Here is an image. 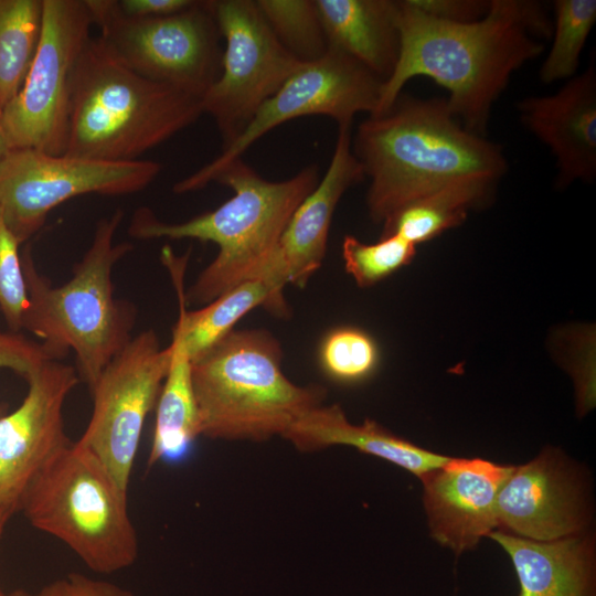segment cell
Instances as JSON below:
<instances>
[{
    "instance_id": "836d02e7",
    "label": "cell",
    "mask_w": 596,
    "mask_h": 596,
    "mask_svg": "<svg viewBox=\"0 0 596 596\" xmlns=\"http://www.w3.org/2000/svg\"><path fill=\"white\" fill-rule=\"evenodd\" d=\"M198 0H115L118 11L127 18H158L182 12Z\"/></svg>"
},
{
    "instance_id": "7a4b0ae2",
    "label": "cell",
    "mask_w": 596,
    "mask_h": 596,
    "mask_svg": "<svg viewBox=\"0 0 596 596\" xmlns=\"http://www.w3.org/2000/svg\"><path fill=\"white\" fill-rule=\"evenodd\" d=\"M351 148L370 179V217L383 224L439 189L467 180L497 183L508 170L502 148L467 130L446 98L401 93L359 125Z\"/></svg>"
},
{
    "instance_id": "484cf974",
    "label": "cell",
    "mask_w": 596,
    "mask_h": 596,
    "mask_svg": "<svg viewBox=\"0 0 596 596\" xmlns=\"http://www.w3.org/2000/svg\"><path fill=\"white\" fill-rule=\"evenodd\" d=\"M552 6V43L539 71L540 81L547 85L576 75L581 54L596 23L595 0H556Z\"/></svg>"
},
{
    "instance_id": "5bb4252c",
    "label": "cell",
    "mask_w": 596,
    "mask_h": 596,
    "mask_svg": "<svg viewBox=\"0 0 596 596\" xmlns=\"http://www.w3.org/2000/svg\"><path fill=\"white\" fill-rule=\"evenodd\" d=\"M25 380L22 403L0 417V518L8 520L38 472L71 441L63 408L79 376L73 366L47 360Z\"/></svg>"
},
{
    "instance_id": "1f68e13d",
    "label": "cell",
    "mask_w": 596,
    "mask_h": 596,
    "mask_svg": "<svg viewBox=\"0 0 596 596\" xmlns=\"http://www.w3.org/2000/svg\"><path fill=\"white\" fill-rule=\"evenodd\" d=\"M34 596H137L131 590L108 581L71 573L45 585Z\"/></svg>"
},
{
    "instance_id": "d6986e66",
    "label": "cell",
    "mask_w": 596,
    "mask_h": 596,
    "mask_svg": "<svg viewBox=\"0 0 596 596\" xmlns=\"http://www.w3.org/2000/svg\"><path fill=\"white\" fill-rule=\"evenodd\" d=\"M300 451L348 446L386 460L422 478L450 457L396 436L374 421L351 423L338 404H321L297 419L283 436Z\"/></svg>"
},
{
    "instance_id": "52a82bcc",
    "label": "cell",
    "mask_w": 596,
    "mask_h": 596,
    "mask_svg": "<svg viewBox=\"0 0 596 596\" xmlns=\"http://www.w3.org/2000/svg\"><path fill=\"white\" fill-rule=\"evenodd\" d=\"M20 511L32 526L68 546L91 571L113 574L138 558L128 492L77 441L67 443L38 472Z\"/></svg>"
},
{
    "instance_id": "8fae6325",
    "label": "cell",
    "mask_w": 596,
    "mask_h": 596,
    "mask_svg": "<svg viewBox=\"0 0 596 596\" xmlns=\"http://www.w3.org/2000/svg\"><path fill=\"white\" fill-rule=\"evenodd\" d=\"M210 7L225 49L202 108L214 119L225 148L304 63L278 41L256 0H210Z\"/></svg>"
},
{
    "instance_id": "5b68a950",
    "label": "cell",
    "mask_w": 596,
    "mask_h": 596,
    "mask_svg": "<svg viewBox=\"0 0 596 596\" xmlns=\"http://www.w3.org/2000/svg\"><path fill=\"white\" fill-rule=\"evenodd\" d=\"M123 217L118 209L98 222L89 247L61 286L39 273L29 247L21 255L28 291L22 329L38 337L53 360L73 351L79 380L88 387L132 338L135 308L115 298L111 278L132 248L114 242Z\"/></svg>"
},
{
    "instance_id": "3957f363",
    "label": "cell",
    "mask_w": 596,
    "mask_h": 596,
    "mask_svg": "<svg viewBox=\"0 0 596 596\" xmlns=\"http://www.w3.org/2000/svg\"><path fill=\"white\" fill-rule=\"evenodd\" d=\"M214 181L234 191L215 210L182 223H166L142 207L134 214L129 234L142 240L193 238L217 245L216 257L184 292L188 304L204 306L252 279H266L284 290L273 276L277 245L292 213L319 182L317 166H308L284 181H268L241 158Z\"/></svg>"
},
{
    "instance_id": "d590c367",
    "label": "cell",
    "mask_w": 596,
    "mask_h": 596,
    "mask_svg": "<svg viewBox=\"0 0 596 596\" xmlns=\"http://www.w3.org/2000/svg\"><path fill=\"white\" fill-rule=\"evenodd\" d=\"M9 520L8 519H4V518H0V543H1V539H2V535H3V532H4V528H6V524ZM6 593L3 592L2 587H1V583H0V596H3Z\"/></svg>"
},
{
    "instance_id": "f546056e",
    "label": "cell",
    "mask_w": 596,
    "mask_h": 596,
    "mask_svg": "<svg viewBox=\"0 0 596 596\" xmlns=\"http://www.w3.org/2000/svg\"><path fill=\"white\" fill-rule=\"evenodd\" d=\"M20 241L0 211V311L11 331L20 332L28 307V291L19 254Z\"/></svg>"
},
{
    "instance_id": "ffe728a7",
    "label": "cell",
    "mask_w": 596,
    "mask_h": 596,
    "mask_svg": "<svg viewBox=\"0 0 596 596\" xmlns=\"http://www.w3.org/2000/svg\"><path fill=\"white\" fill-rule=\"evenodd\" d=\"M489 538L511 560L518 596H595L594 546L582 533L541 542L496 530Z\"/></svg>"
},
{
    "instance_id": "30bf717a",
    "label": "cell",
    "mask_w": 596,
    "mask_h": 596,
    "mask_svg": "<svg viewBox=\"0 0 596 596\" xmlns=\"http://www.w3.org/2000/svg\"><path fill=\"white\" fill-rule=\"evenodd\" d=\"M383 81L343 52L328 46L320 58L304 63L257 110L243 132L210 163L178 181L182 194L205 188L259 138L277 126L305 116L322 115L352 126L359 113H376Z\"/></svg>"
},
{
    "instance_id": "83f0119b",
    "label": "cell",
    "mask_w": 596,
    "mask_h": 596,
    "mask_svg": "<svg viewBox=\"0 0 596 596\" xmlns=\"http://www.w3.org/2000/svg\"><path fill=\"white\" fill-rule=\"evenodd\" d=\"M324 373L339 383H359L377 369L380 350L375 340L355 327H339L329 331L319 349Z\"/></svg>"
},
{
    "instance_id": "9a60e30c",
    "label": "cell",
    "mask_w": 596,
    "mask_h": 596,
    "mask_svg": "<svg viewBox=\"0 0 596 596\" xmlns=\"http://www.w3.org/2000/svg\"><path fill=\"white\" fill-rule=\"evenodd\" d=\"M513 466L481 458H449L421 479L430 534L460 554L498 526L497 500Z\"/></svg>"
},
{
    "instance_id": "7402d4cb",
    "label": "cell",
    "mask_w": 596,
    "mask_h": 596,
    "mask_svg": "<svg viewBox=\"0 0 596 596\" xmlns=\"http://www.w3.org/2000/svg\"><path fill=\"white\" fill-rule=\"evenodd\" d=\"M187 258L188 254L177 257L169 247L162 249V262L171 272L179 297L180 313L173 334L179 337L191 361L212 349L256 307H265L280 317L288 315L283 290L266 279L243 281L200 309L187 311L182 281Z\"/></svg>"
},
{
    "instance_id": "277c9868",
    "label": "cell",
    "mask_w": 596,
    "mask_h": 596,
    "mask_svg": "<svg viewBox=\"0 0 596 596\" xmlns=\"http://www.w3.org/2000/svg\"><path fill=\"white\" fill-rule=\"evenodd\" d=\"M202 114L201 97L140 76L91 36L73 74L64 155L139 160Z\"/></svg>"
},
{
    "instance_id": "4dcf8cb0",
    "label": "cell",
    "mask_w": 596,
    "mask_h": 596,
    "mask_svg": "<svg viewBox=\"0 0 596 596\" xmlns=\"http://www.w3.org/2000/svg\"><path fill=\"white\" fill-rule=\"evenodd\" d=\"M53 360L40 343L20 332L0 327V369H9L26 379L45 361ZM6 407L0 404V417Z\"/></svg>"
},
{
    "instance_id": "ba28073f",
    "label": "cell",
    "mask_w": 596,
    "mask_h": 596,
    "mask_svg": "<svg viewBox=\"0 0 596 596\" xmlns=\"http://www.w3.org/2000/svg\"><path fill=\"white\" fill-rule=\"evenodd\" d=\"M86 2L103 44L135 73L201 98L216 81L221 33L210 0L158 18H127L115 0Z\"/></svg>"
},
{
    "instance_id": "e575fe53",
    "label": "cell",
    "mask_w": 596,
    "mask_h": 596,
    "mask_svg": "<svg viewBox=\"0 0 596 596\" xmlns=\"http://www.w3.org/2000/svg\"><path fill=\"white\" fill-rule=\"evenodd\" d=\"M9 151L3 124H2V108L0 106V160L6 156V153Z\"/></svg>"
},
{
    "instance_id": "ac0fdd59",
    "label": "cell",
    "mask_w": 596,
    "mask_h": 596,
    "mask_svg": "<svg viewBox=\"0 0 596 596\" xmlns=\"http://www.w3.org/2000/svg\"><path fill=\"white\" fill-rule=\"evenodd\" d=\"M351 128L339 127L324 177L297 206L280 236L273 275L281 287L302 288L320 268L334 210L345 191L365 178L351 148Z\"/></svg>"
},
{
    "instance_id": "d4e9b609",
    "label": "cell",
    "mask_w": 596,
    "mask_h": 596,
    "mask_svg": "<svg viewBox=\"0 0 596 596\" xmlns=\"http://www.w3.org/2000/svg\"><path fill=\"white\" fill-rule=\"evenodd\" d=\"M42 26V0H0V106L20 91Z\"/></svg>"
},
{
    "instance_id": "8992f818",
    "label": "cell",
    "mask_w": 596,
    "mask_h": 596,
    "mask_svg": "<svg viewBox=\"0 0 596 596\" xmlns=\"http://www.w3.org/2000/svg\"><path fill=\"white\" fill-rule=\"evenodd\" d=\"M281 361L279 341L260 329L233 330L192 361L200 436L251 441L283 437L323 404L326 389L295 384Z\"/></svg>"
},
{
    "instance_id": "e0dca14e",
    "label": "cell",
    "mask_w": 596,
    "mask_h": 596,
    "mask_svg": "<svg viewBox=\"0 0 596 596\" xmlns=\"http://www.w3.org/2000/svg\"><path fill=\"white\" fill-rule=\"evenodd\" d=\"M522 125L552 152L555 183L566 188L596 178V60L554 94L517 103Z\"/></svg>"
},
{
    "instance_id": "2e32d148",
    "label": "cell",
    "mask_w": 596,
    "mask_h": 596,
    "mask_svg": "<svg viewBox=\"0 0 596 596\" xmlns=\"http://www.w3.org/2000/svg\"><path fill=\"white\" fill-rule=\"evenodd\" d=\"M498 526L533 540L581 534L585 523L581 486L555 453L513 467L497 500Z\"/></svg>"
},
{
    "instance_id": "d6a6232c",
    "label": "cell",
    "mask_w": 596,
    "mask_h": 596,
    "mask_svg": "<svg viewBox=\"0 0 596 596\" xmlns=\"http://www.w3.org/2000/svg\"><path fill=\"white\" fill-rule=\"evenodd\" d=\"M422 13L445 21L472 22L482 18L490 0H408Z\"/></svg>"
},
{
    "instance_id": "4316f807",
    "label": "cell",
    "mask_w": 596,
    "mask_h": 596,
    "mask_svg": "<svg viewBox=\"0 0 596 596\" xmlns=\"http://www.w3.org/2000/svg\"><path fill=\"white\" fill-rule=\"evenodd\" d=\"M278 41L301 63L313 62L328 50L316 0H256Z\"/></svg>"
},
{
    "instance_id": "7c38bea8",
    "label": "cell",
    "mask_w": 596,
    "mask_h": 596,
    "mask_svg": "<svg viewBox=\"0 0 596 596\" xmlns=\"http://www.w3.org/2000/svg\"><path fill=\"white\" fill-rule=\"evenodd\" d=\"M160 170L151 160L113 162L35 149L9 150L0 160V211L22 243L61 203L88 193H135L148 187Z\"/></svg>"
},
{
    "instance_id": "cb8c5ba5",
    "label": "cell",
    "mask_w": 596,
    "mask_h": 596,
    "mask_svg": "<svg viewBox=\"0 0 596 596\" xmlns=\"http://www.w3.org/2000/svg\"><path fill=\"white\" fill-rule=\"evenodd\" d=\"M496 182L467 180L429 193L397 211L383 224V235L397 234L417 246L461 225L470 210L491 196Z\"/></svg>"
},
{
    "instance_id": "6da1fadb",
    "label": "cell",
    "mask_w": 596,
    "mask_h": 596,
    "mask_svg": "<svg viewBox=\"0 0 596 596\" xmlns=\"http://www.w3.org/2000/svg\"><path fill=\"white\" fill-rule=\"evenodd\" d=\"M398 2L400 54L374 114L386 110L409 79L424 76L447 91L448 107L467 130L487 137L493 105L512 74L541 56L544 40H551L553 20L544 6L490 0L479 20L451 22Z\"/></svg>"
},
{
    "instance_id": "9c48e42d",
    "label": "cell",
    "mask_w": 596,
    "mask_h": 596,
    "mask_svg": "<svg viewBox=\"0 0 596 596\" xmlns=\"http://www.w3.org/2000/svg\"><path fill=\"white\" fill-rule=\"evenodd\" d=\"M93 24L86 0H42L34 57L20 91L2 108L9 150L64 155L73 74Z\"/></svg>"
},
{
    "instance_id": "8d00e7d4",
    "label": "cell",
    "mask_w": 596,
    "mask_h": 596,
    "mask_svg": "<svg viewBox=\"0 0 596 596\" xmlns=\"http://www.w3.org/2000/svg\"><path fill=\"white\" fill-rule=\"evenodd\" d=\"M3 596H34V595H30V594H26L24 592H14V593H11V594H4Z\"/></svg>"
},
{
    "instance_id": "603a6c76",
    "label": "cell",
    "mask_w": 596,
    "mask_h": 596,
    "mask_svg": "<svg viewBox=\"0 0 596 596\" xmlns=\"http://www.w3.org/2000/svg\"><path fill=\"white\" fill-rule=\"evenodd\" d=\"M171 360L156 404V423L147 467L181 458L200 436L192 361L172 333Z\"/></svg>"
},
{
    "instance_id": "f1b7e54d",
    "label": "cell",
    "mask_w": 596,
    "mask_h": 596,
    "mask_svg": "<svg viewBox=\"0 0 596 596\" xmlns=\"http://www.w3.org/2000/svg\"><path fill=\"white\" fill-rule=\"evenodd\" d=\"M416 255V246L397 234L383 235L368 244L352 235L342 242V257L348 274L359 287H371L408 265Z\"/></svg>"
},
{
    "instance_id": "44dd1931",
    "label": "cell",
    "mask_w": 596,
    "mask_h": 596,
    "mask_svg": "<svg viewBox=\"0 0 596 596\" xmlns=\"http://www.w3.org/2000/svg\"><path fill=\"white\" fill-rule=\"evenodd\" d=\"M328 46L351 56L383 83L400 54L398 0H316Z\"/></svg>"
},
{
    "instance_id": "4fadbf2b",
    "label": "cell",
    "mask_w": 596,
    "mask_h": 596,
    "mask_svg": "<svg viewBox=\"0 0 596 596\" xmlns=\"http://www.w3.org/2000/svg\"><path fill=\"white\" fill-rule=\"evenodd\" d=\"M171 360L153 330H145L106 365L89 387L93 411L77 440L128 492L143 425L156 406Z\"/></svg>"
}]
</instances>
